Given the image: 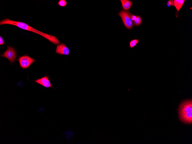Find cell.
<instances>
[{"instance_id": "11", "label": "cell", "mask_w": 192, "mask_h": 144, "mask_svg": "<svg viewBox=\"0 0 192 144\" xmlns=\"http://www.w3.org/2000/svg\"><path fill=\"white\" fill-rule=\"evenodd\" d=\"M139 40L138 39H134L131 40L129 43L130 47L131 48L134 47L139 42Z\"/></svg>"}, {"instance_id": "8", "label": "cell", "mask_w": 192, "mask_h": 144, "mask_svg": "<svg viewBox=\"0 0 192 144\" xmlns=\"http://www.w3.org/2000/svg\"><path fill=\"white\" fill-rule=\"evenodd\" d=\"M124 10H128L132 6L133 3L129 0H120Z\"/></svg>"}, {"instance_id": "5", "label": "cell", "mask_w": 192, "mask_h": 144, "mask_svg": "<svg viewBox=\"0 0 192 144\" xmlns=\"http://www.w3.org/2000/svg\"><path fill=\"white\" fill-rule=\"evenodd\" d=\"M36 60L27 55L22 56L18 59L20 66L23 69L28 68Z\"/></svg>"}, {"instance_id": "1", "label": "cell", "mask_w": 192, "mask_h": 144, "mask_svg": "<svg viewBox=\"0 0 192 144\" xmlns=\"http://www.w3.org/2000/svg\"><path fill=\"white\" fill-rule=\"evenodd\" d=\"M4 24L16 26L21 29L34 32L40 35L55 45H58L60 43V42L55 36L42 32L24 22L12 20L7 18L1 20L0 22V25Z\"/></svg>"}, {"instance_id": "4", "label": "cell", "mask_w": 192, "mask_h": 144, "mask_svg": "<svg viewBox=\"0 0 192 144\" xmlns=\"http://www.w3.org/2000/svg\"><path fill=\"white\" fill-rule=\"evenodd\" d=\"M1 57H6L11 63L14 62L16 59V54L15 49L11 46H8L7 50L2 55Z\"/></svg>"}, {"instance_id": "12", "label": "cell", "mask_w": 192, "mask_h": 144, "mask_svg": "<svg viewBox=\"0 0 192 144\" xmlns=\"http://www.w3.org/2000/svg\"><path fill=\"white\" fill-rule=\"evenodd\" d=\"M57 4L61 7H65L67 5V3L65 0H60L58 2Z\"/></svg>"}, {"instance_id": "14", "label": "cell", "mask_w": 192, "mask_h": 144, "mask_svg": "<svg viewBox=\"0 0 192 144\" xmlns=\"http://www.w3.org/2000/svg\"><path fill=\"white\" fill-rule=\"evenodd\" d=\"M4 43L3 39L1 36H0V45H2Z\"/></svg>"}, {"instance_id": "6", "label": "cell", "mask_w": 192, "mask_h": 144, "mask_svg": "<svg viewBox=\"0 0 192 144\" xmlns=\"http://www.w3.org/2000/svg\"><path fill=\"white\" fill-rule=\"evenodd\" d=\"M55 52L61 55L64 54L69 55V50L65 45L64 43H62L57 46Z\"/></svg>"}, {"instance_id": "3", "label": "cell", "mask_w": 192, "mask_h": 144, "mask_svg": "<svg viewBox=\"0 0 192 144\" xmlns=\"http://www.w3.org/2000/svg\"><path fill=\"white\" fill-rule=\"evenodd\" d=\"M132 14L128 10H125L123 9L121 10L118 14L124 26L128 29H132L134 26L131 18Z\"/></svg>"}, {"instance_id": "7", "label": "cell", "mask_w": 192, "mask_h": 144, "mask_svg": "<svg viewBox=\"0 0 192 144\" xmlns=\"http://www.w3.org/2000/svg\"><path fill=\"white\" fill-rule=\"evenodd\" d=\"M34 81L46 88L53 87L48 77L47 76H45L41 78L37 79Z\"/></svg>"}, {"instance_id": "10", "label": "cell", "mask_w": 192, "mask_h": 144, "mask_svg": "<svg viewBox=\"0 0 192 144\" xmlns=\"http://www.w3.org/2000/svg\"><path fill=\"white\" fill-rule=\"evenodd\" d=\"M142 20L140 16L136 15V18L135 20L133 22L135 26H138L141 24Z\"/></svg>"}, {"instance_id": "2", "label": "cell", "mask_w": 192, "mask_h": 144, "mask_svg": "<svg viewBox=\"0 0 192 144\" xmlns=\"http://www.w3.org/2000/svg\"><path fill=\"white\" fill-rule=\"evenodd\" d=\"M192 100L188 99L183 101L178 109L179 118L183 122L190 124L192 122Z\"/></svg>"}, {"instance_id": "13", "label": "cell", "mask_w": 192, "mask_h": 144, "mask_svg": "<svg viewBox=\"0 0 192 144\" xmlns=\"http://www.w3.org/2000/svg\"><path fill=\"white\" fill-rule=\"evenodd\" d=\"M131 18L133 22L134 21L136 18V15L132 14L131 16Z\"/></svg>"}, {"instance_id": "9", "label": "cell", "mask_w": 192, "mask_h": 144, "mask_svg": "<svg viewBox=\"0 0 192 144\" xmlns=\"http://www.w3.org/2000/svg\"><path fill=\"white\" fill-rule=\"evenodd\" d=\"M185 1V0H174V4L177 12H178L181 8Z\"/></svg>"}]
</instances>
